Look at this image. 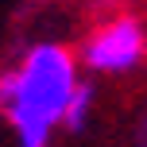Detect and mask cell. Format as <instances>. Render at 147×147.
I'll use <instances>...</instances> for the list:
<instances>
[{
	"instance_id": "2",
	"label": "cell",
	"mask_w": 147,
	"mask_h": 147,
	"mask_svg": "<svg viewBox=\"0 0 147 147\" xmlns=\"http://www.w3.org/2000/svg\"><path fill=\"white\" fill-rule=\"evenodd\" d=\"M147 58V31L136 16H112L81 43V66L93 74H128Z\"/></svg>"
},
{
	"instance_id": "3",
	"label": "cell",
	"mask_w": 147,
	"mask_h": 147,
	"mask_svg": "<svg viewBox=\"0 0 147 147\" xmlns=\"http://www.w3.org/2000/svg\"><path fill=\"white\" fill-rule=\"evenodd\" d=\"M89 112H93V85H85V81H81L78 93L70 97V109H66L62 128H66V132H81V128L89 124Z\"/></svg>"
},
{
	"instance_id": "1",
	"label": "cell",
	"mask_w": 147,
	"mask_h": 147,
	"mask_svg": "<svg viewBox=\"0 0 147 147\" xmlns=\"http://www.w3.org/2000/svg\"><path fill=\"white\" fill-rule=\"evenodd\" d=\"M78 85V58L62 43L27 47L12 70L0 74V116L16 136V147H51Z\"/></svg>"
}]
</instances>
